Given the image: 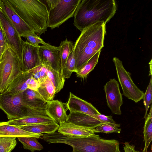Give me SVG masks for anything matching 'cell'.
<instances>
[{"instance_id":"obj_1","label":"cell","mask_w":152,"mask_h":152,"mask_svg":"<svg viewBox=\"0 0 152 152\" xmlns=\"http://www.w3.org/2000/svg\"><path fill=\"white\" fill-rule=\"evenodd\" d=\"M116 10L114 0H81L74 16V25L82 31L98 22L106 24Z\"/></svg>"},{"instance_id":"obj_2","label":"cell","mask_w":152,"mask_h":152,"mask_svg":"<svg viewBox=\"0 0 152 152\" xmlns=\"http://www.w3.org/2000/svg\"><path fill=\"white\" fill-rule=\"evenodd\" d=\"M105 24L103 22H98L81 31L74 45L73 51L76 63L74 72L80 69L104 47Z\"/></svg>"},{"instance_id":"obj_3","label":"cell","mask_w":152,"mask_h":152,"mask_svg":"<svg viewBox=\"0 0 152 152\" xmlns=\"http://www.w3.org/2000/svg\"><path fill=\"white\" fill-rule=\"evenodd\" d=\"M46 141L49 144L69 145L72 148L71 152H121L118 140L103 139L96 134L87 137H70L56 131L47 134Z\"/></svg>"},{"instance_id":"obj_4","label":"cell","mask_w":152,"mask_h":152,"mask_svg":"<svg viewBox=\"0 0 152 152\" xmlns=\"http://www.w3.org/2000/svg\"><path fill=\"white\" fill-rule=\"evenodd\" d=\"M18 15L39 37L47 31L48 10L39 0H7Z\"/></svg>"},{"instance_id":"obj_5","label":"cell","mask_w":152,"mask_h":152,"mask_svg":"<svg viewBox=\"0 0 152 152\" xmlns=\"http://www.w3.org/2000/svg\"><path fill=\"white\" fill-rule=\"evenodd\" d=\"M23 92L10 95L0 94V109L6 114L8 120L36 114L47 115L45 107L34 108L26 105L22 99Z\"/></svg>"},{"instance_id":"obj_6","label":"cell","mask_w":152,"mask_h":152,"mask_svg":"<svg viewBox=\"0 0 152 152\" xmlns=\"http://www.w3.org/2000/svg\"><path fill=\"white\" fill-rule=\"evenodd\" d=\"M48 7V27H59L69 18L74 16L81 0H46Z\"/></svg>"},{"instance_id":"obj_7","label":"cell","mask_w":152,"mask_h":152,"mask_svg":"<svg viewBox=\"0 0 152 152\" xmlns=\"http://www.w3.org/2000/svg\"><path fill=\"white\" fill-rule=\"evenodd\" d=\"M22 72L18 56L8 46L0 61V94H5L14 79Z\"/></svg>"},{"instance_id":"obj_8","label":"cell","mask_w":152,"mask_h":152,"mask_svg":"<svg viewBox=\"0 0 152 152\" xmlns=\"http://www.w3.org/2000/svg\"><path fill=\"white\" fill-rule=\"evenodd\" d=\"M115 65L119 82L123 94L129 99L137 103L143 99L144 93L135 85L131 77V74L124 68L122 61L114 57L113 60Z\"/></svg>"},{"instance_id":"obj_9","label":"cell","mask_w":152,"mask_h":152,"mask_svg":"<svg viewBox=\"0 0 152 152\" xmlns=\"http://www.w3.org/2000/svg\"><path fill=\"white\" fill-rule=\"evenodd\" d=\"M66 121L93 129L103 124L115 123L111 116L101 114L91 115L74 112H69Z\"/></svg>"},{"instance_id":"obj_10","label":"cell","mask_w":152,"mask_h":152,"mask_svg":"<svg viewBox=\"0 0 152 152\" xmlns=\"http://www.w3.org/2000/svg\"><path fill=\"white\" fill-rule=\"evenodd\" d=\"M0 20L8 47L16 53L21 62L23 40L0 8Z\"/></svg>"},{"instance_id":"obj_11","label":"cell","mask_w":152,"mask_h":152,"mask_svg":"<svg viewBox=\"0 0 152 152\" xmlns=\"http://www.w3.org/2000/svg\"><path fill=\"white\" fill-rule=\"evenodd\" d=\"M104 90L107 106L112 113L121 115V107L123 104V101L118 82L115 78L110 79L104 85Z\"/></svg>"},{"instance_id":"obj_12","label":"cell","mask_w":152,"mask_h":152,"mask_svg":"<svg viewBox=\"0 0 152 152\" xmlns=\"http://www.w3.org/2000/svg\"><path fill=\"white\" fill-rule=\"evenodd\" d=\"M38 53L42 65L50 66L62 74L60 48L50 45L39 46Z\"/></svg>"},{"instance_id":"obj_13","label":"cell","mask_w":152,"mask_h":152,"mask_svg":"<svg viewBox=\"0 0 152 152\" xmlns=\"http://www.w3.org/2000/svg\"><path fill=\"white\" fill-rule=\"evenodd\" d=\"M39 46H34L23 41L21 60L23 72L28 71L42 64L38 53Z\"/></svg>"},{"instance_id":"obj_14","label":"cell","mask_w":152,"mask_h":152,"mask_svg":"<svg viewBox=\"0 0 152 152\" xmlns=\"http://www.w3.org/2000/svg\"><path fill=\"white\" fill-rule=\"evenodd\" d=\"M0 8L20 35L33 31L16 13L7 0H0Z\"/></svg>"},{"instance_id":"obj_15","label":"cell","mask_w":152,"mask_h":152,"mask_svg":"<svg viewBox=\"0 0 152 152\" xmlns=\"http://www.w3.org/2000/svg\"><path fill=\"white\" fill-rule=\"evenodd\" d=\"M67 109L70 112H77L94 115L101 114L91 103L69 92V97L66 104Z\"/></svg>"},{"instance_id":"obj_16","label":"cell","mask_w":152,"mask_h":152,"mask_svg":"<svg viewBox=\"0 0 152 152\" xmlns=\"http://www.w3.org/2000/svg\"><path fill=\"white\" fill-rule=\"evenodd\" d=\"M64 104L58 100H52L46 103L45 110L47 115L57 124L66 121L68 115Z\"/></svg>"},{"instance_id":"obj_17","label":"cell","mask_w":152,"mask_h":152,"mask_svg":"<svg viewBox=\"0 0 152 152\" xmlns=\"http://www.w3.org/2000/svg\"><path fill=\"white\" fill-rule=\"evenodd\" d=\"M58 132L66 136L87 137L95 134L94 129L84 127L65 121L59 124Z\"/></svg>"},{"instance_id":"obj_18","label":"cell","mask_w":152,"mask_h":152,"mask_svg":"<svg viewBox=\"0 0 152 152\" xmlns=\"http://www.w3.org/2000/svg\"><path fill=\"white\" fill-rule=\"evenodd\" d=\"M42 134L30 132L23 129L17 126L7 124L5 122H0V137H33L42 139Z\"/></svg>"},{"instance_id":"obj_19","label":"cell","mask_w":152,"mask_h":152,"mask_svg":"<svg viewBox=\"0 0 152 152\" xmlns=\"http://www.w3.org/2000/svg\"><path fill=\"white\" fill-rule=\"evenodd\" d=\"M53 121L47 115L36 114L27 116L20 118L9 120L5 122L9 124L18 126L48 123Z\"/></svg>"},{"instance_id":"obj_20","label":"cell","mask_w":152,"mask_h":152,"mask_svg":"<svg viewBox=\"0 0 152 152\" xmlns=\"http://www.w3.org/2000/svg\"><path fill=\"white\" fill-rule=\"evenodd\" d=\"M32 74L30 71L23 72L12 82L6 92L7 94H14L23 92L28 89L27 80Z\"/></svg>"},{"instance_id":"obj_21","label":"cell","mask_w":152,"mask_h":152,"mask_svg":"<svg viewBox=\"0 0 152 152\" xmlns=\"http://www.w3.org/2000/svg\"><path fill=\"white\" fill-rule=\"evenodd\" d=\"M28 132L37 134H50L58 130L59 125L53 121L46 123L23 126H17Z\"/></svg>"},{"instance_id":"obj_22","label":"cell","mask_w":152,"mask_h":152,"mask_svg":"<svg viewBox=\"0 0 152 152\" xmlns=\"http://www.w3.org/2000/svg\"><path fill=\"white\" fill-rule=\"evenodd\" d=\"M22 99L27 106L34 108L45 107L46 102L39 95L36 91L28 89L22 94Z\"/></svg>"},{"instance_id":"obj_23","label":"cell","mask_w":152,"mask_h":152,"mask_svg":"<svg viewBox=\"0 0 152 152\" xmlns=\"http://www.w3.org/2000/svg\"><path fill=\"white\" fill-rule=\"evenodd\" d=\"M36 91L46 102L53 100L56 94L55 88L48 77L40 84Z\"/></svg>"},{"instance_id":"obj_24","label":"cell","mask_w":152,"mask_h":152,"mask_svg":"<svg viewBox=\"0 0 152 152\" xmlns=\"http://www.w3.org/2000/svg\"><path fill=\"white\" fill-rule=\"evenodd\" d=\"M145 119L143 127V141L145 145L142 152H148V148L152 139V105H151L150 112Z\"/></svg>"},{"instance_id":"obj_25","label":"cell","mask_w":152,"mask_h":152,"mask_svg":"<svg viewBox=\"0 0 152 152\" xmlns=\"http://www.w3.org/2000/svg\"><path fill=\"white\" fill-rule=\"evenodd\" d=\"M47 68V76L54 85L56 94L59 92L63 88L65 78L62 74L56 72L50 66Z\"/></svg>"},{"instance_id":"obj_26","label":"cell","mask_w":152,"mask_h":152,"mask_svg":"<svg viewBox=\"0 0 152 152\" xmlns=\"http://www.w3.org/2000/svg\"><path fill=\"white\" fill-rule=\"evenodd\" d=\"M101 51L99 50L97 52L83 67L75 72L77 77L83 79L87 77L97 64Z\"/></svg>"},{"instance_id":"obj_27","label":"cell","mask_w":152,"mask_h":152,"mask_svg":"<svg viewBox=\"0 0 152 152\" xmlns=\"http://www.w3.org/2000/svg\"><path fill=\"white\" fill-rule=\"evenodd\" d=\"M17 138L22 144L24 149L34 152L35 151H40L43 148V146L38 141L37 138L29 137Z\"/></svg>"},{"instance_id":"obj_28","label":"cell","mask_w":152,"mask_h":152,"mask_svg":"<svg viewBox=\"0 0 152 152\" xmlns=\"http://www.w3.org/2000/svg\"><path fill=\"white\" fill-rule=\"evenodd\" d=\"M59 47L60 48L62 72L69 54L73 50L74 45L72 42L67 40L66 38L65 40L61 42Z\"/></svg>"},{"instance_id":"obj_29","label":"cell","mask_w":152,"mask_h":152,"mask_svg":"<svg viewBox=\"0 0 152 152\" xmlns=\"http://www.w3.org/2000/svg\"><path fill=\"white\" fill-rule=\"evenodd\" d=\"M26 39V42L34 46H38L39 44L43 45L49 46L50 45L45 43L43 40L37 35L33 31H29L25 32L20 35Z\"/></svg>"},{"instance_id":"obj_30","label":"cell","mask_w":152,"mask_h":152,"mask_svg":"<svg viewBox=\"0 0 152 152\" xmlns=\"http://www.w3.org/2000/svg\"><path fill=\"white\" fill-rule=\"evenodd\" d=\"M120 124L115 123H107L102 124L94 129V133H104L109 134L112 133H120L121 130L118 128Z\"/></svg>"},{"instance_id":"obj_31","label":"cell","mask_w":152,"mask_h":152,"mask_svg":"<svg viewBox=\"0 0 152 152\" xmlns=\"http://www.w3.org/2000/svg\"><path fill=\"white\" fill-rule=\"evenodd\" d=\"M75 63L73 50L69 54L62 72V75L65 79L69 78L72 72H75Z\"/></svg>"},{"instance_id":"obj_32","label":"cell","mask_w":152,"mask_h":152,"mask_svg":"<svg viewBox=\"0 0 152 152\" xmlns=\"http://www.w3.org/2000/svg\"><path fill=\"white\" fill-rule=\"evenodd\" d=\"M16 138L10 137H0V152H11L16 145Z\"/></svg>"},{"instance_id":"obj_33","label":"cell","mask_w":152,"mask_h":152,"mask_svg":"<svg viewBox=\"0 0 152 152\" xmlns=\"http://www.w3.org/2000/svg\"><path fill=\"white\" fill-rule=\"evenodd\" d=\"M29 71L33 77L40 84L48 77L47 67L43 65L38 66Z\"/></svg>"},{"instance_id":"obj_34","label":"cell","mask_w":152,"mask_h":152,"mask_svg":"<svg viewBox=\"0 0 152 152\" xmlns=\"http://www.w3.org/2000/svg\"><path fill=\"white\" fill-rule=\"evenodd\" d=\"M152 77L151 76L148 85L144 93L143 98V104L145 108V114L144 118H145L147 115V112L152 103Z\"/></svg>"},{"instance_id":"obj_35","label":"cell","mask_w":152,"mask_h":152,"mask_svg":"<svg viewBox=\"0 0 152 152\" xmlns=\"http://www.w3.org/2000/svg\"><path fill=\"white\" fill-rule=\"evenodd\" d=\"M28 88L36 91L40 86L39 82L32 76L30 77L27 80Z\"/></svg>"},{"instance_id":"obj_36","label":"cell","mask_w":152,"mask_h":152,"mask_svg":"<svg viewBox=\"0 0 152 152\" xmlns=\"http://www.w3.org/2000/svg\"><path fill=\"white\" fill-rule=\"evenodd\" d=\"M7 44L0 20V49Z\"/></svg>"},{"instance_id":"obj_37","label":"cell","mask_w":152,"mask_h":152,"mask_svg":"<svg viewBox=\"0 0 152 152\" xmlns=\"http://www.w3.org/2000/svg\"><path fill=\"white\" fill-rule=\"evenodd\" d=\"M124 152H133V148L135 146L134 145H131L127 142H125L124 143Z\"/></svg>"},{"instance_id":"obj_38","label":"cell","mask_w":152,"mask_h":152,"mask_svg":"<svg viewBox=\"0 0 152 152\" xmlns=\"http://www.w3.org/2000/svg\"><path fill=\"white\" fill-rule=\"evenodd\" d=\"M8 47L7 44L4 46L2 48L0 49V61L1 60L2 56L4 51Z\"/></svg>"},{"instance_id":"obj_39","label":"cell","mask_w":152,"mask_h":152,"mask_svg":"<svg viewBox=\"0 0 152 152\" xmlns=\"http://www.w3.org/2000/svg\"><path fill=\"white\" fill-rule=\"evenodd\" d=\"M151 60L150 62L149 63L150 64V71L149 75H150L152 76V62Z\"/></svg>"},{"instance_id":"obj_40","label":"cell","mask_w":152,"mask_h":152,"mask_svg":"<svg viewBox=\"0 0 152 152\" xmlns=\"http://www.w3.org/2000/svg\"><path fill=\"white\" fill-rule=\"evenodd\" d=\"M133 152H140L139 151H135V147H134L133 148Z\"/></svg>"},{"instance_id":"obj_41","label":"cell","mask_w":152,"mask_h":152,"mask_svg":"<svg viewBox=\"0 0 152 152\" xmlns=\"http://www.w3.org/2000/svg\"><path fill=\"white\" fill-rule=\"evenodd\" d=\"M48 152H50V151H48Z\"/></svg>"}]
</instances>
